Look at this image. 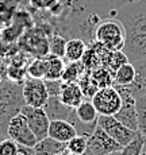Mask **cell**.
Segmentation results:
<instances>
[{
  "label": "cell",
  "mask_w": 146,
  "mask_h": 155,
  "mask_svg": "<svg viewBox=\"0 0 146 155\" xmlns=\"http://www.w3.org/2000/svg\"><path fill=\"white\" fill-rule=\"evenodd\" d=\"M115 18L126 30L123 51L129 62L146 61V0H137L123 5Z\"/></svg>",
  "instance_id": "1"
},
{
  "label": "cell",
  "mask_w": 146,
  "mask_h": 155,
  "mask_svg": "<svg viewBox=\"0 0 146 155\" xmlns=\"http://www.w3.org/2000/svg\"><path fill=\"white\" fill-rule=\"evenodd\" d=\"M22 85L11 81H3L0 86V134L7 138V127L15 115L22 112L25 107Z\"/></svg>",
  "instance_id": "2"
},
{
  "label": "cell",
  "mask_w": 146,
  "mask_h": 155,
  "mask_svg": "<svg viewBox=\"0 0 146 155\" xmlns=\"http://www.w3.org/2000/svg\"><path fill=\"white\" fill-rule=\"evenodd\" d=\"M93 42L102 45L110 51L123 50L126 45V30L117 18L104 19L95 28Z\"/></svg>",
  "instance_id": "3"
},
{
  "label": "cell",
  "mask_w": 146,
  "mask_h": 155,
  "mask_svg": "<svg viewBox=\"0 0 146 155\" xmlns=\"http://www.w3.org/2000/svg\"><path fill=\"white\" fill-rule=\"evenodd\" d=\"M52 37V31L42 27L29 28L19 38V46L23 51L29 53L34 58H46L50 55L49 38Z\"/></svg>",
  "instance_id": "4"
},
{
  "label": "cell",
  "mask_w": 146,
  "mask_h": 155,
  "mask_svg": "<svg viewBox=\"0 0 146 155\" xmlns=\"http://www.w3.org/2000/svg\"><path fill=\"white\" fill-rule=\"evenodd\" d=\"M91 103L99 116H115L122 107V97L115 86H104L97 89Z\"/></svg>",
  "instance_id": "5"
},
{
  "label": "cell",
  "mask_w": 146,
  "mask_h": 155,
  "mask_svg": "<svg viewBox=\"0 0 146 155\" xmlns=\"http://www.w3.org/2000/svg\"><path fill=\"white\" fill-rule=\"evenodd\" d=\"M7 138L16 142L19 146H26V147H34L38 142L32 131L30 130L27 119L22 112L15 115L10 120L7 127Z\"/></svg>",
  "instance_id": "6"
},
{
  "label": "cell",
  "mask_w": 146,
  "mask_h": 155,
  "mask_svg": "<svg viewBox=\"0 0 146 155\" xmlns=\"http://www.w3.org/2000/svg\"><path fill=\"white\" fill-rule=\"evenodd\" d=\"M22 94L25 104L32 108H43L49 100V93L45 80L27 77L22 85Z\"/></svg>",
  "instance_id": "7"
},
{
  "label": "cell",
  "mask_w": 146,
  "mask_h": 155,
  "mask_svg": "<svg viewBox=\"0 0 146 155\" xmlns=\"http://www.w3.org/2000/svg\"><path fill=\"white\" fill-rule=\"evenodd\" d=\"M122 97V107L114 116L124 127L137 131V109H135V96L130 91L129 86H115Z\"/></svg>",
  "instance_id": "8"
},
{
  "label": "cell",
  "mask_w": 146,
  "mask_h": 155,
  "mask_svg": "<svg viewBox=\"0 0 146 155\" xmlns=\"http://www.w3.org/2000/svg\"><path fill=\"white\" fill-rule=\"evenodd\" d=\"M97 126L106 131L114 140H117L122 147L129 144L130 142L138 135L137 131H133L130 128L124 127L121 121H118L114 116H99L97 119Z\"/></svg>",
  "instance_id": "9"
},
{
  "label": "cell",
  "mask_w": 146,
  "mask_h": 155,
  "mask_svg": "<svg viewBox=\"0 0 146 155\" xmlns=\"http://www.w3.org/2000/svg\"><path fill=\"white\" fill-rule=\"evenodd\" d=\"M22 113L27 119L30 130L32 131V134H34V136L37 138L38 142L47 138L50 119L46 115L43 108H32V107L25 105L22 108Z\"/></svg>",
  "instance_id": "10"
},
{
  "label": "cell",
  "mask_w": 146,
  "mask_h": 155,
  "mask_svg": "<svg viewBox=\"0 0 146 155\" xmlns=\"http://www.w3.org/2000/svg\"><path fill=\"white\" fill-rule=\"evenodd\" d=\"M88 150L92 155H107L122 150V146L97 126L88 139Z\"/></svg>",
  "instance_id": "11"
},
{
  "label": "cell",
  "mask_w": 146,
  "mask_h": 155,
  "mask_svg": "<svg viewBox=\"0 0 146 155\" xmlns=\"http://www.w3.org/2000/svg\"><path fill=\"white\" fill-rule=\"evenodd\" d=\"M58 99L64 105L69 107V108H76L85 100L83 89L79 85V82H64V81H62Z\"/></svg>",
  "instance_id": "12"
},
{
  "label": "cell",
  "mask_w": 146,
  "mask_h": 155,
  "mask_svg": "<svg viewBox=\"0 0 146 155\" xmlns=\"http://www.w3.org/2000/svg\"><path fill=\"white\" fill-rule=\"evenodd\" d=\"M43 109L50 120H66L72 124V120L74 117V108L64 105L58 97H49Z\"/></svg>",
  "instance_id": "13"
},
{
  "label": "cell",
  "mask_w": 146,
  "mask_h": 155,
  "mask_svg": "<svg viewBox=\"0 0 146 155\" xmlns=\"http://www.w3.org/2000/svg\"><path fill=\"white\" fill-rule=\"evenodd\" d=\"M77 135L76 128L66 120H50L47 136L59 143L66 144L72 138Z\"/></svg>",
  "instance_id": "14"
},
{
  "label": "cell",
  "mask_w": 146,
  "mask_h": 155,
  "mask_svg": "<svg viewBox=\"0 0 146 155\" xmlns=\"http://www.w3.org/2000/svg\"><path fill=\"white\" fill-rule=\"evenodd\" d=\"M87 50H88V47H87V42L85 41L80 39V38H70V39H68L66 47H65L64 61L66 64L83 61Z\"/></svg>",
  "instance_id": "15"
},
{
  "label": "cell",
  "mask_w": 146,
  "mask_h": 155,
  "mask_svg": "<svg viewBox=\"0 0 146 155\" xmlns=\"http://www.w3.org/2000/svg\"><path fill=\"white\" fill-rule=\"evenodd\" d=\"M133 65L135 66V80L129 88L137 99L139 96H146V61L135 62Z\"/></svg>",
  "instance_id": "16"
},
{
  "label": "cell",
  "mask_w": 146,
  "mask_h": 155,
  "mask_svg": "<svg viewBox=\"0 0 146 155\" xmlns=\"http://www.w3.org/2000/svg\"><path fill=\"white\" fill-rule=\"evenodd\" d=\"M32 148L35 151V155H58L66 150L64 143H59L49 136L37 142V144Z\"/></svg>",
  "instance_id": "17"
},
{
  "label": "cell",
  "mask_w": 146,
  "mask_h": 155,
  "mask_svg": "<svg viewBox=\"0 0 146 155\" xmlns=\"http://www.w3.org/2000/svg\"><path fill=\"white\" fill-rule=\"evenodd\" d=\"M134 80H135V66L131 62H127L114 73L112 86H130Z\"/></svg>",
  "instance_id": "18"
},
{
  "label": "cell",
  "mask_w": 146,
  "mask_h": 155,
  "mask_svg": "<svg viewBox=\"0 0 146 155\" xmlns=\"http://www.w3.org/2000/svg\"><path fill=\"white\" fill-rule=\"evenodd\" d=\"M46 59H47V69H46V76H45V81H57V80H61L65 70V65H66L64 58L47 55Z\"/></svg>",
  "instance_id": "19"
},
{
  "label": "cell",
  "mask_w": 146,
  "mask_h": 155,
  "mask_svg": "<svg viewBox=\"0 0 146 155\" xmlns=\"http://www.w3.org/2000/svg\"><path fill=\"white\" fill-rule=\"evenodd\" d=\"M85 66L83 62H69L65 65V70L62 74V81L64 82H79L80 78L84 76Z\"/></svg>",
  "instance_id": "20"
},
{
  "label": "cell",
  "mask_w": 146,
  "mask_h": 155,
  "mask_svg": "<svg viewBox=\"0 0 146 155\" xmlns=\"http://www.w3.org/2000/svg\"><path fill=\"white\" fill-rule=\"evenodd\" d=\"M137 109V132L146 140V96H139L135 100Z\"/></svg>",
  "instance_id": "21"
},
{
  "label": "cell",
  "mask_w": 146,
  "mask_h": 155,
  "mask_svg": "<svg viewBox=\"0 0 146 155\" xmlns=\"http://www.w3.org/2000/svg\"><path fill=\"white\" fill-rule=\"evenodd\" d=\"M127 62H129V58L124 54L123 50H115V51H110L108 50L106 54V66L112 74H114L122 65L127 64Z\"/></svg>",
  "instance_id": "22"
},
{
  "label": "cell",
  "mask_w": 146,
  "mask_h": 155,
  "mask_svg": "<svg viewBox=\"0 0 146 155\" xmlns=\"http://www.w3.org/2000/svg\"><path fill=\"white\" fill-rule=\"evenodd\" d=\"M46 69H47V59L46 58H32L31 61L29 62L27 68H26V70H27V77L45 80Z\"/></svg>",
  "instance_id": "23"
},
{
  "label": "cell",
  "mask_w": 146,
  "mask_h": 155,
  "mask_svg": "<svg viewBox=\"0 0 146 155\" xmlns=\"http://www.w3.org/2000/svg\"><path fill=\"white\" fill-rule=\"evenodd\" d=\"M66 38L61 34H53L49 38V50L50 55L64 58L65 55V47H66Z\"/></svg>",
  "instance_id": "24"
},
{
  "label": "cell",
  "mask_w": 146,
  "mask_h": 155,
  "mask_svg": "<svg viewBox=\"0 0 146 155\" xmlns=\"http://www.w3.org/2000/svg\"><path fill=\"white\" fill-rule=\"evenodd\" d=\"M66 151L72 155H83L88 151V138L76 135L65 144Z\"/></svg>",
  "instance_id": "25"
},
{
  "label": "cell",
  "mask_w": 146,
  "mask_h": 155,
  "mask_svg": "<svg viewBox=\"0 0 146 155\" xmlns=\"http://www.w3.org/2000/svg\"><path fill=\"white\" fill-rule=\"evenodd\" d=\"M145 144H146V140L138 134V135H137L129 144H126L124 147H122L121 155H142Z\"/></svg>",
  "instance_id": "26"
},
{
  "label": "cell",
  "mask_w": 146,
  "mask_h": 155,
  "mask_svg": "<svg viewBox=\"0 0 146 155\" xmlns=\"http://www.w3.org/2000/svg\"><path fill=\"white\" fill-rule=\"evenodd\" d=\"M18 148L19 144L10 138H4L0 142V155H16Z\"/></svg>",
  "instance_id": "27"
},
{
  "label": "cell",
  "mask_w": 146,
  "mask_h": 155,
  "mask_svg": "<svg viewBox=\"0 0 146 155\" xmlns=\"http://www.w3.org/2000/svg\"><path fill=\"white\" fill-rule=\"evenodd\" d=\"M30 7L32 10H37V11H49L50 8H53L56 4L59 2V0H27Z\"/></svg>",
  "instance_id": "28"
},
{
  "label": "cell",
  "mask_w": 146,
  "mask_h": 155,
  "mask_svg": "<svg viewBox=\"0 0 146 155\" xmlns=\"http://www.w3.org/2000/svg\"><path fill=\"white\" fill-rule=\"evenodd\" d=\"M45 84H46L49 97H58L59 96L61 86H62V80H57V81H45Z\"/></svg>",
  "instance_id": "29"
},
{
  "label": "cell",
  "mask_w": 146,
  "mask_h": 155,
  "mask_svg": "<svg viewBox=\"0 0 146 155\" xmlns=\"http://www.w3.org/2000/svg\"><path fill=\"white\" fill-rule=\"evenodd\" d=\"M16 155H35V151L32 147H26V146H19Z\"/></svg>",
  "instance_id": "30"
},
{
  "label": "cell",
  "mask_w": 146,
  "mask_h": 155,
  "mask_svg": "<svg viewBox=\"0 0 146 155\" xmlns=\"http://www.w3.org/2000/svg\"><path fill=\"white\" fill-rule=\"evenodd\" d=\"M3 81H4V78H3V74H2V71H0V86H2Z\"/></svg>",
  "instance_id": "31"
},
{
  "label": "cell",
  "mask_w": 146,
  "mask_h": 155,
  "mask_svg": "<svg viewBox=\"0 0 146 155\" xmlns=\"http://www.w3.org/2000/svg\"><path fill=\"white\" fill-rule=\"evenodd\" d=\"M107 155H121V150H119V151H115V153H111V154H107Z\"/></svg>",
  "instance_id": "32"
},
{
  "label": "cell",
  "mask_w": 146,
  "mask_h": 155,
  "mask_svg": "<svg viewBox=\"0 0 146 155\" xmlns=\"http://www.w3.org/2000/svg\"><path fill=\"white\" fill-rule=\"evenodd\" d=\"M4 138H5V136H3L2 134H0V142H2V140H3V139H4Z\"/></svg>",
  "instance_id": "33"
},
{
  "label": "cell",
  "mask_w": 146,
  "mask_h": 155,
  "mask_svg": "<svg viewBox=\"0 0 146 155\" xmlns=\"http://www.w3.org/2000/svg\"><path fill=\"white\" fill-rule=\"evenodd\" d=\"M142 155H146V144H145V148H144V153H142Z\"/></svg>",
  "instance_id": "34"
},
{
  "label": "cell",
  "mask_w": 146,
  "mask_h": 155,
  "mask_svg": "<svg viewBox=\"0 0 146 155\" xmlns=\"http://www.w3.org/2000/svg\"><path fill=\"white\" fill-rule=\"evenodd\" d=\"M133 2H137V0H133Z\"/></svg>",
  "instance_id": "35"
}]
</instances>
